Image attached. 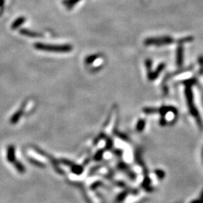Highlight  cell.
<instances>
[{
    "label": "cell",
    "mask_w": 203,
    "mask_h": 203,
    "mask_svg": "<svg viewBox=\"0 0 203 203\" xmlns=\"http://www.w3.org/2000/svg\"><path fill=\"white\" fill-rule=\"evenodd\" d=\"M35 47L38 50L45 51H51V52H69L72 51V46L69 45H46V44L37 43L35 45Z\"/></svg>",
    "instance_id": "cell-1"
},
{
    "label": "cell",
    "mask_w": 203,
    "mask_h": 203,
    "mask_svg": "<svg viewBox=\"0 0 203 203\" xmlns=\"http://www.w3.org/2000/svg\"><path fill=\"white\" fill-rule=\"evenodd\" d=\"M20 34L23 35V36H26L27 37H31V38H38V37H41V34L36 32H32V31L27 30V29H23L20 31Z\"/></svg>",
    "instance_id": "cell-2"
},
{
    "label": "cell",
    "mask_w": 203,
    "mask_h": 203,
    "mask_svg": "<svg viewBox=\"0 0 203 203\" xmlns=\"http://www.w3.org/2000/svg\"><path fill=\"white\" fill-rule=\"evenodd\" d=\"M15 156V149L14 146H9L7 152V158L9 162H14Z\"/></svg>",
    "instance_id": "cell-3"
},
{
    "label": "cell",
    "mask_w": 203,
    "mask_h": 203,
    "mask_svg": "<svg viewBox=\"0 0 203 203\" xmlns=\"http://www.w3.org/2000/svg\"><path fill=\"white\" fill-rule=\"evenodd\" d=\"M25 17H19L18 19H17L13 23V24L12 26V28L13 29H15L17 28H18V27H20L22 24H23V23L25 22Z\"/></svg>",
    "instance_id": "cell-4"
},
{
    "label": "cell",
    "mask_w": 203,
    "mask_h": 203,
    "mask_svg": "<svg viewBox=\"0 0 203 203\" xmlns=\"http://www.w3.org/2000/svg\"><path fill=\"white\" fill-rule=\"evenodd\" d=\"M14 166H15L16 169H17V170L19 171L20 172H24V171H25V167L23 166V164H21L20 162H17V161L14 162Z\"/></svg>",
    "instance_id": "cell-5"
},
{
    "label": "cell",
    "mask_w": 203,
    "mask_h": 203,
    "mask_svg": "<svg viewBox=\"0 0 203 203\" xmlns=\"http://www.w3.org/2000/svg\"><path fill=\"white\" fill-rule=\"evenodd\" d=\"M79 1H80V0H66V1L64 2V3H65L68 7H72L74 5L76 4Z\"/></svg>",
    "instance_id": "cell-6"
},
{
    "label": "cell",
    "mask_w": 203,
    "mask_h": 203,
    "mask_svg": "<svg viewBox=\"0 0 203 203\" xmlns=\"http://www.w3.org/2000/svg\"><path fill=\"white\" fill-rule=\"evenodd\" d=\"M98 57H99L98 55H92V56L88 57L86 60V62L87 63H91V62H93Z\"/></svg>",
    "instance_id": "cell-7"
},
{
    "label": "cell",
    "mask_w": 203,
    "mask_h": 203,
    "mask_svg": "<svg viewBox=\"0 0 203 203\" xmlns=\"http://www.w3.org/2000/svg\"><path fill=\"white\" fill-rule=\"evenodd\" d=\"M72 171L75 174H81V173L82 172V168L81 166H76L72 168Z\"/></svg>",
    "instance_id": "cell-8"
}]
</instances>
